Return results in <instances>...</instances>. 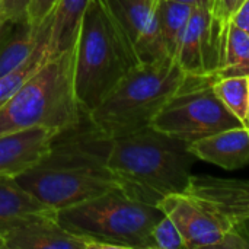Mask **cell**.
<instances>
[{"instance_id":"obj_7","label":"cell","mask_w":249,"mask_h":249,"mask_svg":"<svg viewBox=\"0 0 249 249\" xmlns=\"http://www.w3.org/2000/svg\"><path fill=\"white\" fill-rule=\"evenodd\" d=\"M18 184L54 212L92 200L120 187L111 171L35 165L15 177Z\"/></svg>"},{"instance_id":"obj_14","label":"cell","mask_w":249,"mask_h":249,"mask_svg":"<svg viewBox=\"0 0 249 249\" xmlns=\"http://www.w3.org/2000/svg\"><path fill=\"white\" fill-rule=\"evenodd\" d=\"M198 159L226 171H236L249 163V128L247 125L223 130L188 143Z\"/></svg>"},{"instance_id":"obj_13","label":"cell","mask_w":249,"mask_h":249,"mask_svg":"<svg viewBox=\"0 0 249 249\" xmlns=\"http://www.w3.org/2000/svg\"><path fill=\"white\" fill-rule=\"evenodd\" d=\"M55 131L32 127L0 136V177H16L35 166L50 147Z\"/></svg>"},{"instance_id":"obj_28","label":"cell","mask_w":249,"mask_h":249,"mask_svg":"<svg viewBox=\"0 0 249 249\" xmlns=\"http://www.w3.org/2000/svg\"><path fill=\"white\" fill-rule=\"evenodd\" d=\"M6 19L0 15V38H1V34H3V29H4V25H6Z\"/></svg>"},{"instance_id":"obj_19","label":"cell","mask_w":249,"mask_h":249,"mask_svg":"<svg viewBox=\"0 0 249 249\" xmlns=\"http://www.w3.org/2000/svg\"><path fill=\"white\" fill-rule=\"evenodd\" d=\"M191 6L171 1V0H160L156 7L160 36L165 45V50L171 58L177 60V54L179 50V44L188 23V19L193 13Z\"/></svg>"},{"instance_id":"obj_30","label":"cell","mask_w":249,"mask_h":249,"mask_svg":"<svg viewBox=\"0 0 249 249\" xmlns=\"http://www.w3.org/2000/svg\"><path fill=\"white\" fill-rule=\"evenodd\" d=\"M146 1H147L149 4H152V6H153L155 9H156V7H158V4L160 3V0H146Z\"/></svg>"},{"instance_id":"obj_3","label":"cell","mask_w":249,"mask_h":249,"mask_svg":"<svg viewBox=\"0 0 249 249\" xmlns=\"http://www.w3.org/2000/svg\"><path fill=\"white\" fill-rule=\"evenodd\" d=\"M188 76L175 58L134 66L88 114L95 127L115 139L149 127Z\"/></svg>"},{"instance_id":"obj_1","label":"cell","mask_w":249,"mask_h":249,"mask_svg":"<svg viewBox=\"0 0 249 249\" xmlns=\"http://www.w3.org/2000/svg\"><path fill=\"white\" fill-rule=\"evenodd\" d=\"M196 160L187 142L149 125L112 139L107 166L128 196L158 206L166 196L185 193Z\"/></svg>"},{"instance_id":"obj_8","label":"cell","mask_w":249,"mask_h":249,"mask_svg":"<svg viewBox=\"0 0 249 249\" xmlns=\"http://www.w3.org/2000/svg\"><path fill=\"white\" fill-rule=\"evenodd\" d=\"M184 194L197 200L228 232L249 222V181L193 175Z\"/></svg>"},{"instance_id":"obj_25","label":"cell","mask_w":249,"mask_h":249,"mask_svg":"<svg viewBox=\"0 0 249 249\" xmlns=\"http://www.w3.org/2000/svg\"><path fill=\"white\" fill-rule=\"evenodd\" d=\"M58 0H32L28 12V20L34 28H38L54 10Z\"/></svg>"},{"instance_id":"obj_17","label":"cell","mask_w":249,"mask_h":249,"mask_svg":"<svg viewBox=\"0 0 249 249\" xmlns=\"http://www.w3.org/2000/svg\"><path fill=\"white\" fill-rule=\"evenodd\" d=\"M89 0H58L53 10L50 35V58L70 50L79 34L83 13Z\"/></svg>"},{"instance_id":"obj_29","label":"cell","mask_w":249,"mask_h":249,"mask_svg":"<svg viewBox=\"0 0 249 249\" xmlns=\"http://www.w3.org/2000/svg\"><path fill=\"white\" fill-rule=\"evenodd\" d=\"M241 229L244 231L245 236L248 238V241H249V222H248V223H247V225H245V226H244V228H241Z\"/></svg>"},{"instance_id":"obj_26","label":"cell","mask_w":249,"mask_h":249,"mask_svg":"<svg viewBox=\"0 0 249 249\" xmlns=\"http://www.w3.org/2000/svg\"><path fill=\"white\" fill-rule=\"evenodd\" d=\"M232 23H235L236 26L244 29L249 35V0H245L244 4L239 7V10L236 12V15L232 19Z\"/></svg>"},{"instance_id":"obj_9","label":"cell","mask_w":249,"mask_h":249,"mask_svg":"<svg viewBox=\"0 0 249 249\" xmlns=\"http://www.w3.org/2000/svg\"><path fill=\"white\" fill-rule=\"evenodd\" d=\"M222 47L216 38L212 10L194 7L185 26L177 61L188 77H209L220 66Z\"/></svg>"},{"instance_id":"obj_5","label":"cell","mask_w":249,"mask_h":249,"mask_svg":"<svg viewBox=\"0 0 249 249\" xmlns=\"http://www.w3.org/2000/svg\"><path fill=\"white\" fill-rule=\"evenodd\" d=\"M163 217L158 206L139 201L123 188L55 212L67 231L96 242V249H155L152 232Z\"/></svg>"},{"instance_id":"obj_32","label":"cell","mask_w":249,"mask_h":249,"mask_svg":"<svg viewBox=\"0 0 249 249\" xmlns=\"http://www.w3.org/2000/svg\"><path fill=\"white\" fill-rule=\"evenodd\" d=\"M0 249H4V242H3V238H0Z\"/></svg>"},{"instance_id":"obj_18","label":"cell","mask_w":249,"mask_h":249,"mask_svg":"<svg viewBox=\"0 0 249 249\" xmlns=\"http://www.w3.org/2000/svg\"><path fill=\"white\" fill-rule=\"evenodd\" d=\"M51 23H53V12L39 25V39L32 54L19 67L0 77V107L6 104L23 86V83L28 79H31L50 58L48 45H50V35H51Z\"/></svg>"},{"instance_id":"obj_4","label":"cell","mask_w":249,"mask_h":249,"mask_svg":"<svg viewBox=\"0 0 249 249\" xmlns=\"http://www.w3.org/2000/svg\"><path fill=\"white\" fill-rule=\"evenodd\" d=\"M74 45L48 58L23 86L0 107V136L45 127L55 133L77 124L80 109L73 86Z\"/></svg>"},{"instance_id":"obj_16","label":"cell","mask_w":249,"mask_h":249,"mask_svg":"<svg viewBox=\"0 0 249 249\" xmlns=\"http://www.w3.org/2000/svg\"><path fill=\"white\" fill-rule=\"evenodd\" d=\"M39 39V26L29 20H7L0 38V77L19 67L35 50Z\"/></svg>"},{"instance_id":"obj_2","label":"cell","mask_w":249,"mask_h":249,"mask_svg":"<svg viewBox=\"0 0 249 249\" xmlns=\"http://www.w3.org/2000/svg\"><path fill=\"white\" fill-rule=\"evenodd\" d=\"M137 64L134 48L107 0H89L74 42L73 86L80 109L90 114Z\"/></svg>"},{"instance_id":"obj_10","label":"cell","mask_w":249,"mask_h":249,"mask_svg":"<svg viewBox=\"0 0 249 249\" xmlns=\"http://www.w3.org/2000/svg\"><path fill=\"white\" fill-rule=\"evenodd\" d=\"M158 207L175 223L187 249L219 248L229 233L197 200L184 193L166 196L158 203Z\"/></svg>"},{"instance_id":"obj_23","label":"cell","mask_w":249,"mask_h":249,"mask_svg":"<svg viewBox=\"0 0 249 249\" xmlns=\"http://www.w3.org/2000/svg\"><path fill=\"white\" fill-rule=\"evenodd\" d=\"M155 249H187L185 241L175 223L163 214L152 232Z\"/></svg>"},{"instance_id":"obj_24","label":"cell","mask_w":249,"mask_h":249,"mask_svg":"<svg viewBox=\"0 0 249 249\" xmlns=\"http://www.w3.org/2000/svg\"><path fill=\"white\" fill-rule=\"evenodd\" d=\"M32 0H0V15L10 22L28 20Z\"/></svg>"},{"instance_id":"obj_22","label":"cell","mask_w":249,"mask_h":249,"mask_svg":"<svg viewBox=\"0 0 249 249\" xmlns=\"http://www.w3.org/2000/svg\"><path fill=\"white\" fill-rule=\"evenodd\" d=\"M244 1L245 0H213L212 22H213V29L216 34V38L222 47V54H223L228 28H229L233 16L239 10V7L244 4Z\"/></svg>"},{"instance_id":"obj_20","label":"cell","mask_w":249,"mask_h":249,"mask_svg":"<svg viewBox=\"0 0 249 249\" xmlns=\"http://www.w3.org/2000/svg\"><path fill=\"white\" fill-rule=\"evenodd\" d=\"M231 76H249V35L231 22L220 66L213 74V82Z\"/></svg>"},{"instance_id":"obj_6","label":"cell","mask_w":249,"mask_h":249,"mask_svg":"<svg viewBox=\"0 0 249 249\" xmlns=\"http://www.w3.org/2000/svg\"><path fill=\"white\" fill-rule=\"evenodd\" d=\"M244 125L219 99L209 77H188L150 127L187 143Z\"/></svg>"},{"instance_id":"obj_27","label":"cell","mask_w":249,"mask_h":249,"mask_svg":"<svg viewBox=\"0 0 249 249\" xmlns=\"http://www.w3.org/2000/svg\"><path fill=\"white\" fill-rule=\"evenodd\" d=\"M171 1H177V3H182L191 7H204L212 10L213 7V0H171Z\"/></svg>"},{"instance_id":"obj_31","label":"cell","mask_w":249,"mask_h":249,"mask_svg":"<svg viewBox=\"0 0 249 249\" xmlns=\"http://www.w3.org/2000/svg\"><path fill=\"white\" fill-rule=\"evenodd\" d=\"M245 125L249 128V99H248V112H247V123H245Z\"/></svg>"},{"instance_id":"obj_15","label":"cell","mask_w":249,"mask_h":249,"mask_svg":"<svg viewBox=\"0 0 249 249\" xmlns=\"http://www.w3.org/2000/svg\"><path fill=\"white\" fill-rule=\"evenodd\" d=\"M54 212L23 190L15 177H0V238L25 220Z\"/></svg>"},{"instance_id":"obj_21","label":"cell","mask_w":249,"mask_h":249,"mask_svg":"<svg viewBox=\"0 0 249 249\" xmlns=\"http://www.w3.org/2000/svg\"><path fill=\"white\" fill-rule=\"evenodd\" d=\"M213 89L223 105L245 125L248 112L249 76H231L213 82Z\"/></svg>"},{"instance_id":"obj_12","label":"cell","mask_w":249,"mask_h":249,"mask_svg":"<svg viewBox=\"0 0 249 249\" xmlns=\"http://www.w3.org/2000/svg\"><path fill=\"white\" fill-rule=\"evenodd\" d=\"M4 249H96V242L63 228L55 212L36 214L3 236Z\"/></svg>"},{"instance_id":"obj_11","label":"cell","mask_w":249,"mask_h":249,"mask_svg":"<svg viewBox=\"0 0 249 249\" xmlns=\"http://www.w3.org/2000/svg\"><path fill=\"white\" fill-rule=\"evenodd\" d=\"M111 12L128 36L139 63L169 57L159 29L156 9L146 0H107Z\"/></svg>"}]
</instances>
